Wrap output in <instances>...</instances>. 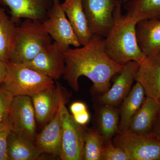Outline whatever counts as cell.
<instances>
[{
    "mask_svg": "<svg viewBox=\"0 0 160 160\" xmlns=\"http://www.w3.org/2000/svg\"><path fill=\"white\" fill-rule=\"evenodd\" d=\"M64 54L63 78L76 92L79 89V79L85 76L93 83V89L97 92L103 94L110 88L111 79L124 67L108 56L104 47V38L96 35H93L85 46L69 48Z\"/></svg>",
    "mask_w": 160,
    "mask_h": 160,
    "instance_id": "obj_1",
    "label": "cell"
},
{
    "mask_svg": "<svg viewBox=\"0 0 160 160\" xmlns=\"http://www.w3.org/2000/svg\"><path fill=\"white\" fill-rule=\"evenodd\" d=\"M113 16V26L104 39L106 53L112 61L122 66L131 61L141 65L146 56L138 45L136 30L138 22L122 14L121 0L117 3Z\"/></svg>",
    "mask_w": 160,
    "mask_h": 160,
    "instance_id": "obj_2",
    "label": "cell"
},
{
    "mask_svg": "<svg viewBox=\"0 0 160 160\" xmlns=\"http://www.w3.org/2000/svg\"><path fill=\"white\" fill-rule=\"evenodd\" d=\"M52 43V38L42 22L26 19L17 27L9 61L25 63L31 61Z\"/></svg>",
    "mask_w": 160,
    "mask_h": 160,
    "instance_id": "obj_3",
    "label": "cell"
},
{
    "mask_svg": "<svg viewBox=\"0 0 160 160\" xmlns=\"http://www.w3.org/2000/svg\"><path fill=\"white\" fill-rule=\"evenodd\" d=\"M7 75L4 84L13 97L33 96L54 86V80L22 64L6 62Z\"/></svg>",
    "mask_w": 160,
    "mask_h": 160,
    "instance_id": "obj_4",
    "label": "cell"
},
{
    "mask_svg": "<svg viewBox=\"0 0 160 160\" xmlns=\"http://www.w3.org/2000/svg\"><path fill=\"white\" fill-rule=\"evenodd\" d=\"M62 124L59 157L62 160H83L86 132L84 126L75 122L66 106L65 99L60 104Z\"/></svg>",
    "mask_w": 160,
    "mask_h": 160,
    "instance_id": "obj_5",
    "label": "cell"
},
{
    "mask_svg": "<svg viewBox=\"0 0 160 160\" xmlns=\"http://www.w3.org/2000/svg\"><path fill=\"white\" fill-rule=\"evenodd\" d=\"M114 144L124 149L131 160H160V139L151 132L118 133Z\"/></svg>",
    "mask_w": 160,
    "mask_h": 160,
    "instance_id": "obj_6",
    "label": "cell"
},
{
    "mask_svg": "<svg viewBox=\"0 0 160 160\" xmlns=\"http://www.w3.org/2000/svg\"><path fill=\"white\" fill-rule=\"evenodd\" d=\"M45 30L62 50L65 52L70 46H81L71 24L61 6L60 0H54L46 19L42 22Z\"/></svg>",
    "mask_w": 160,
    "mask_h": 160,
    "instance_id": "obj_7",
    "label": "cell"
},
{
    "mask_svg": "<svg viewBox=\"0 0 160 160\" xmlns=\"http://www.w3.org/2000/svg\"><path fill=\"white\" fill-rule=\"evenodd\" d=\"M11 131L34 142L36 118L31 97H13L9 115Z\"/></svg>",
    "mask_w": 160,
    "mask_h": 160,
    "instance_id": "obj_8",
    "label": "cell"
},
{
    "mask_svg": "<svg viewBox=\"0 0 160 160\" xmlns=\"http://www.w3.org/2000/svg\"><path fill=\"white\" fill-rule=\"evenodd\" d=\"M118 0H82L88 25L93 35L106 37L113 24V12Z\"/></svg>",
    "mask_w": 160,
    "mask_h": 160,
    "instance_id": "obj_9",
    "label": "cell"
},
{
    "mask_svg": "<svg viewBox=\"0 0 160 160\" xmlns=\"http://www.w3.org/2000/svg\"><path fill=\"white\" fill-rule=\"evenodd\" d=\"M64 52L56 42L51 43L24 65L53 80L63 77L65 69Z\"/></svg>",
    "mask_w": 160,
    "mask_h": 160,
    "instance_id": "obj_10",
    "label": "cell"
},
{
    "mask_svg": "<svg viewBox=\"0 0 160 160\" xmlns=\"http://www.w3.org/2000/svg\"><path fill=\"white\" fill-rule=\"evenodd\" d=\"M54 0H0V6L7 7L15 23L21 19L42 22L53 5Z\"/></svg>",
    "mask_w": 160,
    "mask_h": 160,
    "instance_id": "obj_11",
    "label": "cell"
},
{
    "mask_svg": "<svg viewBox=\"0 0 160 160\" xmlns=\"http://www.w3.org/2000/svg\"><path fill=\"white\" fill-rule=\"evenodd\" d=\"M139 67V65L134 61L126 64L112 86L100 97V104L113 106L120 105L130 92Z\"/></svg>",
    "mask_w": 160,
    "mask_h": 160,
    "instance_id": "obj_12",
    "label": "cell"
},
{
    "mask_svg": "<svg viewBox=\"0 0 160 160\" xmlns=\"http://www.w3.org/2000/svg\"><path fill=\"white\" fill-rule=\"evenodd\" d=\"M135 81L142 86L147 97L160 105V52L146 56L139 65Z\"/></svg>",
    "mask_w": 160,
    "mask_h": 160,
    "instance_id": "obj_13",
    "label": "cell"
},
{
    "mask_svg": "<svg viewBox=\"0 0 160 160\" xmlns=\"http://www.w3.org/2000/svg\"><path fill=\"white\" fill-rule=\"evenodd\" d=\"M36 121L40 124L49 122L64 99L59 83L32 97Z\"/></svg>",
    "mask_w": 160,
    "mask_h": 160,
    "instance_id": "obj_14",
    "label": "cell"
},
{
    "mask_svg": "<svg viewBox=\"0 0 160 160\" xmlns=\"http://www.w3.org/2000/svg\"><path fill=\"white\" fill-rule=\"evenodd\" d=\"M62 124L58 110L39 134L37 136L35 145L42 153L59 157L62 142Z\"/></svg>",
    "mask_w": 160,
    "mask_h": 160,
    "instance_id": "obj_15",
    "label": "cell"
},
{
    "mask_svg": "<svg viewBox=\"0 0 160 160\" xmlns=\"http://www.w3.org/2000/svg\"><path fill=\"white\" fill-rule=\"evenodd\" d=\"M136 30L138 45L146 56L160 52V18L140 21Z\"/></svg>",
    "mask_w": 160,
    "mask_h": 160,
    "instance_id": "obj_16",
    "label": "cell"
},
{
    "mask_svg": "<svg viewBox=\"0 0 160 160\" xmlns=\"http://www.w3.org/2000/svg\"><path fill=\"white\" fill-rule=\"evenodd\" d=\"M61 6L71 24L81 46L89 42L93 35L88 25L82 0H65Z\"/></svg>",
    "mask_w": 160,
    "mask_h": 160,
    "instance_id": "obj_17",
    "label": "cell"
},
{
    "mask_svg": "<svg viewBox=\"0 0 160 160\" xmlns=\"http://www.w3.org/2000/svg\"><path fill=\"white\" fill-rule=\"evenodd\" d=\"M145 95L142 86L136 82L122 102L118 133L122 134L128 131L132 118L142 105Z\"/></svg>",
    "mask_w": 160,
    "mask_h": 160,
    "instance_id": "obj_18",
    "label": "cell"
},
{
    "mask_svg": "<svg viewBox=\"0 0 160 160\" xmlns=\"http://www.w3.org/2000/svg\"><path fill=\"white\" fill-rule=\"evenodd\" d=\"M160 112V104L146 97L139 110L132 118L127 131L139 134L150 133Z\"/></svg>",
    "mask_w": 160,
    "mask_h": 160,
    "instance_id": "obj_19",
    "label": "cell"
},
{
    "mask_svg": "<svg viewBox=\"0 0 160 160\" xmlns=\"http://www.w3.org/2000/svg\"><path fill=\"white\" fill-rule=\"evenodd\" d=\"M42 154L31 140L11 131L7 141L9 160H34Z\"/></svg>",
    "mask_w": 160,
    "mask_h": 160,
    "instance_id": "obj_20",
    "label": "cell"
},
{
    "mask_svg": "<svg viewBox=\"0 0 160 160\" xmlns=\"http://www.w3.org/2000/svg\"><path fill=\"white\" fill-rule=\"evenodd\" d=\"M17 27L15 23L0 8V60L9 61L15 38Z\"/></svg>",
    "mask_w": 160,
    "mask_h": 160,
    "instance_id": "obj_21",
    "label": "cell"
},
{
    "mask_svg": "<svg viewBox=\"0 0 160 160\" xmlns=\"http://www.w3.org/2000/svg\"><path fill=\"white\" fill-rule=\"evenodd\" d=\"M125 9L126 15L138 23L142 20L160 18V0H129Z\"/></svg>",
    "mask_w": 160,
    "mask_h": 160,
    "instance_id": "obj_22",
    "label": "cell"
},
{
    "mask_svg": "<svg viewBox=\"0 0 160 160\" xmlns=\"http://www.w3.org/2000/svg\"><path fill=\"white\" fill-rule=\"evenodd\" d=\"M120 110L116 106L102 105L98 113V131L105 140L118 132Z\"/></svg>",
    "mask_w": 160,
    "mask_h": 160,
    "instance_id": "obj_23",
    "label": "cell"
},
{
    "mask_svg": "<svg viewBox=\"0 0 160 160\" xmlns=\"http://www.w3.org/2000/svg\"><path fill=\"white\" fill-rule=\"evenodd\" d=\"M106 140L98 130L86 132L83 160H102Z\"/></svg>",
    "mask_w": 160,
    "mask_h": 160,
    "instance_id": "obj_24",
    "label": "cell"
},
{
    "mask_svg": "<svg viewBox=\"0 0 160 160\" xmlns=\"http://www.w3.org/2000/svg\"><path fill=\"white\" fill-rule=\"evenodd\" d=\"M102 160H131L124 149L115 146L112 139L106 140Z\"/></svg>",
    "mask_w": 160,
    "mask_h": 160,
    "instance_id": "obj_25",
    "label": "cell"
},
{
    "mask_svg": "<svg viewBox=\"0 0 160 160\" xmlns=\"http://www.w3.org/2000/svg\"><path fill=\"white\" fill-rule=\"evenodd\" d=\"M13 96L4 85H0V126L9 116Z\"/></svg>",
    "mask_w": 160,
    "mask_h": 160,
    "instance_id": "obj_26",
    "label": "cell"
},
{
    "mask_svg": "<svg viewBox=\"0 0 160 160\" xmlns=\"http://www.w3.org/2000/svg\"><path fill=\"white\" fill-rule=\"evenodd\" d=\"M11 131L8 116L0 126V160H9L7 154V141Z\"/></svg>",
    "mask_w": 160,
    "mask_h": 160,
    "instance_id": "obj_27",
    "label": "cell"
},
{
    "mask_svg": "<svg viewBox=\"0 0 160 160\" xmlns=\"http://www.w3.org/2000/svg\"><path fill=\"white\" fill-rule=\"evenodd\" d=\"M72 115H76L87 111V107L85 103L81 102H74L69 107Z\"/></svg>",
    "mask_w": 160,
    "mask_h": 160,
    "instance_id": "obj_28",
    "label": "cell"
},
{
    "mask_svg": "<svg viewBox=\"0 0 160 160\" xmlns=\"http://www.w3.org/2000/svg\"><path fill=\"white\" fill-rule=\"evenodd\" d=\"M72 117L76 122L82 126H85L89 123L90 120V115L88 110L80 114L72 116Z\"/></svg>",
    "mask_w": 160,
    "mask_h": 160,
    "instance_id": "obj_29",
    "label": "cell"
},
{
    "mask_svg": "<svg viewBox=\"0 0 160 160\" xmlns=\"http://www.w3.org/2000/svg\"><path fill=\"white\" fill-rule=\"evenodd\" d=\"M7 72L6 62L0 60V85L4 83L7 75Z\"/></svg>",
    "mask_w": 160,
    "mask_h": 160,
    "instance_id": "obj_30",
    "label": "cell"
},
{
    "mask_svg": "<svg viewBox=\"0 0 160 160\" xmlns=\"http://www.w3.org/2000/svg\"><path fill=\"white\" fill-rule=\"evenodd\" d=\"M151 132L160 139V112L153 124Z\"/></svg>",
    "mask_w": 160,
    "mask_h": 160,
    "instance_id": "obj_31",
    "label": "cell"
},
{
    "mask_svg": "<svg viewBox=\"0 0 160 160\" xmlns=\"http://www.w3.org/2000/svg\"><path fill=\"white\" fill-rule=\"evenodd\" d=\"M123 1H128V0H123Z\"/></svg>",
    "mask_w": 160,
    "mask_h": 160,
    "instance_id": "obj_32",
    "label": "cell"
}]
</instances>
